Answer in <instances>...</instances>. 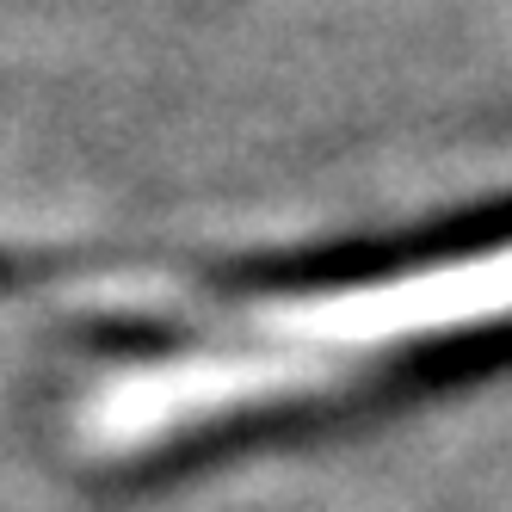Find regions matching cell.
<instances>
[{
  "label": "cell",
  "mask_w": 512,
  "mask_h": 512,
  "mask_svg": "<svg viewBox=\"0 0 512 512\" xmlns=\"http://www.w3.org/2000/svg\"><path fill=\"white\" fill-rule=\"evenodd\" d=\"M512 321V247L463 253L445 266H420L377 284H346L321 297H290L266 309V327L303 352H364L401 340H438L463 327Z\"/></svg>",
  "instance_id": "6da1fadb"
}]
</instances>
